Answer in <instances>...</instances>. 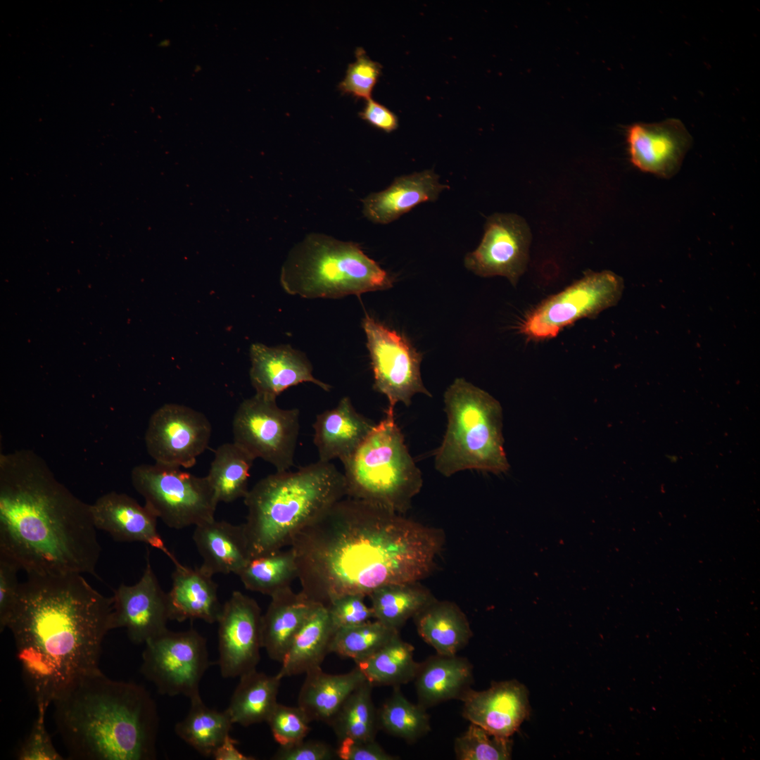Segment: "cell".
<instances>
[{"label":"cell","mask_w":760,"mask_h":760,"mask_svg":"<svg viewBox=\"0 0 760 760\" xmlns=\"http://www.w3.org/2000/svg\"><path fill=\"white\" fill-rule=\"evenodd\" d=\"M53 704L69 759L156 758L158 710L142 685L110 679L99 670L77 680Z\"/></svg>","instance_id":"4"},{"label":"cell","mask_w":760,"mask_h":760,"mask_svg":"<svg viewBox=\"0 0 760 760\" xmlns=\"http://www.w3.org/2000/svg\"><path fill=\"white\" fill-rule=\"evenodd\" d=\"M20 569L7 559L0 557V631H4L16 602L20 583Z\"/></svg>","instance_id":"45"},{"label":"cell","mask_w":760,"mask_h":760,"mask_svg":"<svg viewBox=\"0 0 760 760\" xmlns=\"http://www.w3.org/2000/svg\"><path fill=\"white\" fill-rule=\"evenodd\" d=\"M237 576L246 589L271 597L290 587L298 569L289 548L251 559Z\"/></svg>","instance_id":"37"},{"label":"cell","mask_w":760,"mask_h":760,"mask_svg":"<svg viewBox=\"0 0 760 760\" xmlns=\"http://www.w3.org/2000/svg\"><path fill=\"white\" fill-rule=\"evenodd\" d=\"M131 481L145 505L170 528L196 526L215 519L219 502L207 476L155 462L134 467Z\"/></svg>","instance_id":"9"},{"label":"cell","mask_w":760,"mask_h":760,"mask_svg":"<svg viewBox=\"0 0 760 760\" xmlns=\"http://www.w3.org/2000/svg\"><path fill=\"white\" fill-rule=\"evenodd\" d=\"M87 504L37 452L0 455V557L29 574H94L101 553Z\"/></svg>","instance_id":"3"},{"label":"cell","mask_w":760,"mask_h":760,"mask_svg":"<svg viewBox=\"0 0 760 760\" xmlns=\"http://www.w3.org/2000/svg\"><path fill=\"white\" fill-rule=\"evenodd\" d=\"M414 647L400 634L365 659L355 663L373 686H400L414 680L419 663L414 659Z\"/></svg>","instance_id":"34"},{"label":"cell","mask_w":760,"mask_h":760,"mask_svg":"<svg viewBox=\"0 0 760 760\" xmlns=\"http://www.w3.org/2000/svg\"><path fill=\"white\" fill-rule=\"evenodd\" d=\"M232 430L234 442L255 459L271 464L277 471L293 466L300 430L298 409L280 408L276 398L255 393L239 405Z\"/></svg>","instance_id":"11"},{"label":"cell","mask_w":760,"mask_h":760,"mask_svg":"<svg viewBox=\"0 0 760 760\" xmlns=\"http://www.w3.org/2000/svg\"><path fill=\"white\" fill-rule=\"evenodd\" d=\"M193 540L203 562L201 567L211 575H236L251 559L243 524L234 525L215 519L195 526Z\"/></svg>","instance_id":"25"},{"label":"cell","mask_w":760,"mask_h":760,"mask_svg":"<svg viewBox=\"0 0 760 760\" xmlns=\"http://www.w3.org/2000/svg\"><path fill=\"white\" fill-rule=\"evenodd\" d=\"M317 603L291 586L272 596L262 616V644L268 657L281 663L289 645Z\"/></svg>","instance_id":"27"},{"label":"cell","mask_w":760,"mask_h":760,"mask_svg":"<svg viewBox=\"0 0 760 760\" xmlns=\"http://www.w3.org/2000/svg\"><path fill=\"white\" fill-rule=\"evenodd\" d=\"M413 619L419 636L438 654L456 655L473 635L467 616L450 601L435 599Z\"/></svg>","instance_id":"30"},{"label":"cell","mask_w":760,"mask_h":760,"mask_svg":"<svg viewBox=\"0 0 760 760\" xmlns=\"http://www.w3.org/2000/svg\"><path fill=\"white\" fill-rule=\"evenodd\" d=\"M261 609L253 598L234 591L222 605L218 623V664L224 678L256 669L262 644Z\"/></svg>","instance_id":"16"},{"label":"cell","mask_w":760,"mask_h":760,"mask_svg":"<svg viewBox=\"0 0 760 760\" xmlns=\"http://www.w3.org/2000/svg\"><path fill=\"white\" fill-rule=\"evenodd\" d=\"M251 382L255 393L276 398L284 390L304 382H311L329 391L331 386L312 374L306 356L289 345L274 347L260 343L250 348Z\"/></svg>","instance_id":"21"},{"label":"cell","mask_w":760,"mask_h":760,"mask_svg":"<svg viewBox=\"0 0 760 760\" xmlns=\"http://www.w3.org/2000/svg\"><path fill=\"white\" fill-rule=\"evenodd\" d=\"M336 752L327 744L316 740H302L296 744L281 747L272 756L275 760H329Z\"/></svg>","instance_id":"47"},{"label":"cell","mask_w":760,"mask_h":760,"mask_svg":"<svg viewBox=\"0 0 760 760\" xmlns=\"http://www.w3.org/2000/svg\"><path fill=\"white\" fill-rule=\"evenodd\" d=\"M448 188L432 170L400 176L387 189L367 196L363 213L374 223L388 224L422 203L435 201Z\"/></svg>","instance_id":"22"},{"label":"cell","mask_w":760,"mask_h":760,"mask_svg":"<svg viewBox=\"0 0 760 760\" xmlns=\"http://www.w3.org/2000/svg\"><path fill=\"white\" fill-rule=\"evenodd\" d=\"M461 701L465 719L502 738H510L530 714L528 690L517 680L494 682L481 691L471 688Z\"/></svg>","instance_id":"19"},{"label":"cell","mask_w":760,"mask_h":760,"mask_svg":"<svg viewBox=\"0 0 760 760\" xmlns=\"http://www.w3.org/2000/svg\"><path fill=\"white\" fill-rule=\"evenodd\" d=\"M255 459L241 446L226 443L215 450L208 474L218 502H232L248 492L250 469Z\"/></svg>","instance_id":"35"},{"label":"cell","mask_w":760,"mask_h":760,"mask_svg":"<svg viewBox=\"0 0 760 760\" xmlns=\"http://www.w3.org/2000/svg\"><path fill=\"white\" fill-rule=\"evenodd\" d=\"M112 598L113 628H125L132 642L144 644L167 629V593L160 585L149 558L140 579L134 585L120 584Z\"/></svg>","instance_id":"17"},{"label":"cell","mask_w":760,"mask_h":760,"mask_svg":"<svg viewBox=\"0 0 760 760\" xmlns=\"http://www.w3.org/2000/svg\"><path fill=\"white\" fill-rule=\"evenodd\" d=\"M141 672L161 695H199V684L210 664L205 638L196 630L168 629L144 643Z\"/></svg>","instance_id":"12"},{"label":"cell","mask_w":760,"mask_h":760,"mask_svg":"<svg viewBox=\"0 0 760 760\" xmlns=\"http://www.w3.org/2000/svg\"><path fill=\"white\" fill-rule=\"evenodd\" d=\"M190 702L187 715L176 723L175 731L201 755L213 756L234 723L226 710L219 711L208 707L200 694L190 698Z\"/></svg>","instance_id":"33"},{"label":"cell","mask_w":760,"mask_h":760,"mask_svg":"<svg viewBox=\"0 0 760 760\" xmlns=\"http://www.w3.org/2000/svg\"><path fill=\"white\" fill-rule=\"evenodd\" d=\"M266 722L274 740L281 747L303 740L310 730L311 721L298 706L289 707L277 703Z\"/></svg>","instance_id":"41"},{"label":"cell","mask_w":760,"mask_h":760,"mask_svg":"<svg viewBox=\"0 0 760 760\" xmlns=\"http://www.w3.org/2000/svg\"><path fill=\"white\" fill-rule=\"evenodd\" d=\"M375 424L357 412L349 397L319 414L313 424V442L319 460L330 462L348 458L360 445Z\"/></svg>","instance_id":"23"},{"label":"cell","mask_w":760,"mask_h":760,"mask_svg":"<svg viewBox=\"0 0 760 760\" xmlns=\"http://www.w3.org/2000/svg\"><path fill=\"white\" fill-rule=\"evenodd\" d=\"M365 597L358 594L346 595L326 607L335 632L374 619L372 608L366 604Z\"/></svg>","instance_id":"44"},{"label":"cell","mask_w":760,"mask_h":760,"mask_svg":"<svg viewBox=\"0 0 760 760\" xmlns=\"http://www.w3.org/2000/svg\"><path fill=\"white\" fill-rule=\"evenodd\" d=\"M357 449L342 462L346 497L403 514L420 491L422 473L411 457L394 415L387 407Z\"/></svg>","instance_id":"8"},{"label":"cell","mask_w":760,"mask_h":760,"mask_svg":"<svg viewBox=\"0 0 760 760\" xmlns=\"http://www.w3.org/2000/svg\"><path fill=\"white\" fill-rule=\"evenodd\" d=\"M37 715L30 733L23 741L16 752L20 760H63V756L55 748L46 728L44 705L37 706Z\"/></svg>","instance_id":"43"},{"label":"cell","mask_w":760,"mask_h":760,"mask_svg":"<svg viewBox=\"0 0 760 760\" xmlns=\"http://www.w3.org/2000/svg\"><path fill=\"white\" fill-rule=\"evenodd\" d=\"M359 115L372 127L387 133L395 130L398 127V119L396 115L372 98L366 101Z\"/></svg>","instance_id":"48"},{"label":"cell","mask_w":760,"mask_h":760,"mask_svg":"<svg viewBox=\"0 0 760 760\" xmlns=\"http://www.w3.org/2000/svg\"><path fill=\"white\" fill-rule=\"evenodd\" d=\"M512 749L510 738L495 736L471 723L454 744L458 760H507L512 757Z\"/></svg>","instance_id":"40"},{"label":"cell","mask_w":760,"mask_h":760,"mask_svg":"<svg viewBox=\"0 0 760 760\" xmlns=\"http://www.w3.org/2000/svg\"><path fill=\"white\" fill-rule=\"evenodd\" d=\"M626 141L630 161L635 167L669 179L678 172L692 137L680 120L669 118L628 126Z\"/></svg>","instance_id":"18"},{"label":"cell","mask_w":760,"mask_h":760,"mask_svg":"<svg viewBox=\"0 0 760 760\" xmlns=\"http://www.w3.org/2000/svg\"><path fill=\"white\" fill-rule=\"evenodd\" d=\"M393 688L391 695L377 710L379 728L407 742L417 741L431 730L429 715L419 703L410 702L400 686Z\"/></svg>","instance_id":"38"},{"label":"cell","mask_w":760,"mask_h":760,"mask_svg":"<svg viewBox=\"0 0 760 760\" xmlns=\"http://www.w3.org/2000/svg\"><path fill=\"white\" fill-rule=\"evenodd\" d=\"M211 433V424L202 412L167 403L150 417L144 441L155 462L190 468L208 448Z\"/></svg>","instance_id":"14"},{"label":"cell","mask_w":760,"mask_h":760,"mask_svg":"<svg viewBox=\"0 0 760 760\" xmlns=\"http://www.w3.org/2000/svg\"><path fill=\"white\" fill-rule=\"evenodd\" d=\"M237 740L227 735L213 754L215 760H254L255 758L242 754L236 745Z\"/></svg>","instance_id":"49"},{"label":"cell","mask_w":760,"mask_h":760,"mask_svg":"<svg viewBox=\"0 0 760 760\" xmlns=\"http://www.w3.org/2000/svg\"><path fill=\"white\" fill-rule=\"evenodd\" d=\"M345 497L343 473L330 462L319 460L262 479L243 498L251 559L290 546L302 529Z\"/></svg>","instance_id":"5"},{"label":"cell","mask_w":760,"mask_h":760,"mask_svg":"<svg viewBox=\"0 0 760 760\" xmlns=\"http://www.w3.org/2000/svg\"><path fill=\"white\" fill-rule=\"evenodd\" d=\"M623 290V281L615 273L589 270L530 311L521 324L520 332L536 341L555 338L578 320L594 318L616 305Z\"/></svg>","instance_id":"10"},{"label":"cell","mask_w":760,"mask_h":760,"mask_svg":"<svg viewBox=\"0 0 760 760\" xmlns=\"http://www.w3.org/2000/svg\"><path fill=\"white\" fill-rule=\"evenodd\" d=\"M473 666L465 657L436 654L419 663L414 680L418 703L427 709L461 700L471 689Z\"/></svg>","instance_id":"26"},{"label":"cell","mask_w":760,"mask_h":760,"mask_svg":"<svg viewBox=\"0 0 760 760\" xmlns=\"http://www.w3.org/2000/svg\"><path fill=\"white\" fill-rule=\"evenodd\" d=\"M334 633L327 608L316 604L293 637L277 676L282 679L321 667Z\"/></svg>","instance_id":"28"},{"label":"cell","mask_w":760,"mask_h":760,"mask_svg":"<svg viewBox=\"0 0 760 760\" xmlns=\"http://www.w3.org/2000/svg\"><path fill=\"white\" fill-rule=\"evenodd\" d=\"M447 429L434 452L436 469L450 476L475 469L506 472L509 464L504 449L502 410L486 391L457 378L444 394Z\"/></svg>","instance_id":"7"},{"label":"cell","mask_w":760,"mask_h":760,"mask_svg":"<svg viewBox=\"0 0 760 760\" xmlns=\"http://www.w3.org/2000/svg\"><path fill=\"white\" fill-rule=\"evenodd\" d=\"M366 680L357 666L342 674H329L321 667L314 669L305 673L298 706L311 721L329 724L348 695Z\"/></svg>","instance_id":"29"},{"label":"cell","mask_w":760,"mask_h":760,"mask_svg":"<svg viewBox=\"0 0 760 760\" xmlns=\"http://www.w3.org/2000/svg\"><path fill=\"white\" fill-rule=\"evenodd\" d=\"M362 326L374 373V388L387 398L388 407L394 409L398 403L409 406L417 393L431 397L421 376L423 355L406 336L368 315Z\"/></svg>","instance_id":"13"},{"label":"cell","mask_w":760,"mask_h":760,"mask_svg":"<svg viewBox=\"0 0 760 760\" xmlns=\"http://www.w3.org/2000/svg\"><path fill=\"white\" fill-rule=\"evenodd\" d=\"M531 241V231L524 218L495 213L487 219L477 248L466 255L464 265L480 277H505L516 286L526 270Z\"/></svg>","instance_id":"15"},{"label":"cell","mask_w":760,"mask_h":760,"mask_svg":"<svg viewBox=\"0 0 760 760\" xmlns=\"http://www.w3.org/2000/svg\"><path fill=\"white\" fill-rule=\"evenodd\" d=\"M355 57V61L348 64L345 77L339 83L338 89L343 94L367 101L371 99L382 67L380 63L372 60L362 48L356 49Z\"/></svg>","instance_id":"42"},{"label":"cell","mask_w":760,"mask_h":760,"mask_svg":"<svg viewBox=\"0 0 760 760\" xmlns=\"http://www.w3.org/2000/svg\"><path fill=\"white\" fill-rule=\"evenodd\" d=\"M113 598L79 574H29L6 628L37 706L49 707L82 677L100 670L113 628Z\"/></svg>","instance_id":"2"},{"label":"cell","mask_w":760,"mask_h":760,"mask_svg":"<svg viewBox=\"0 0 760 760\" xmlns=\"http://www.w3.org/2000/svg\"><path fill=\"white\" fill-rule=\"evenodd\" d=\"M368 597L374 619L398 631L436 599L419 581L382 585Z\"/></svg>","instance_id":"32"},{"label":"cell","mask_w":760,"mask_h":760,"mask_svg":"<svg viewBox=\"0 0 760 760\" xmlns=\"http://www.w3.org/2000/svg\"><path fill=\"white\" fill-rule=\"evenodd\" d=\"M175 566L172 588L167 593L170 620L217 622L222 605L218 600L217 585L213 575L201 566L192 569L179 562Z\"/></svg>","instance_id":"24"},{"label":"cell","mask_w":760,"mask_h":760,"mask_svg":"<svg viewBox=\"0 0 760 760\" xmlns=\"http://www.w3.org/2000/svg\"><path fill=\"white\" fill-rule=\"evenodd\" d=\"M239 678L225 709L232 723L246 727L266 722L278 703L281 678L277 674L268 676L256 669Z\"/></svg>","instance_id":"31"},{"label":"cell","mask_w":760,"mask_h":760,"mask_svg":"<svg viewBox=\"0 0 760 760\" xmlns=\"http://www.w3.org/2000/svg\"><path fill=\"white\" fill-rule=\"evenodd\" d=\"M373 685L365 680L346 699L329 721L338 741L345 738L375 740L379 728L372 699Z\"/></svg>","instance_id":"36"},{"label":"cell","mask_w":760,"mask_h":760,"mask_svg":"<svg viewBox=\"0 0 760 760\" xmlns=\"http://www.w3.org/2000/svg\"><path fill=\"white\" fill-rule=\"evenodd\" d=\"M280 281L291 295L338 298L388 289L394 277L368 257L359 244L310 234L291 251Z\"/></svg>","instance_id":"6"},{"label":"cell","mask_w":760,"mask_h":760,"mask_svg":"<svg viewBox=\"0 0 760 760\" xmlns=\"http://www.w3.org/2000/svg\"><path fill=\"white\" fill-rule=\"evenodd\" d=\"M399 631L375 620L336 631L330 645V653L352 659L355 663L367 659L394 637Z\"/></svg>","instance_id":"39"},{"label":"cell","mask_w":760,"mask_h":760,"mask_svg":"<svg viewBox=\"0 0 760 760\" xmlns=\"http://www.w3.org/2000/svg\"><path fill=\"white\" fill-rule=\"evenodd\" d=\"M336 755L342 760H395L375 740L345 738L338 741Z\"/></svg>","instance_id":"46"},{"label":"cell","mask_w":760,"mask_h":760,"mask_svg":"<svg viewBox=\"0 0 760 760\" xmlns=\"http://www.w3.org/2000/svg\"><path fill=\"white\" fill-rule=\"evenodd\" d=\"M445 544L443 530L364 500L345 497L293 539L300 592L328 606L350 594L430 575Z\"/></svg>","instance_id":"1"},{"label":"cell","mask_w":760,"mask_h":760,"mask_svg":"<svg viewBox=\"0 0 760 760\" xmlns=\"http://www.w3.org/2000/svg\"><path fill=\"white\" fill-rule=\"evenodd\" d=\"M91 511L97 530L106 532L115 540L141 542L163 552L174 564L179 562L158 531V518L129 495L108 492L91 504Z\"/></svg>","instance_id":"20"}]
</instances>
